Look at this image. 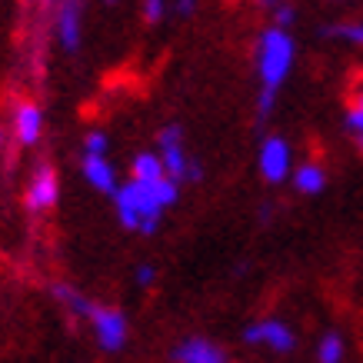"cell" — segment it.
<instances>
[{"label":"cell","instance_id":"cell-1","mask_svg":"<svg viewBox=\"0 0 363 363\" xmlns=\"http://www.w3.org/2000/svg\"><path fill=\"white\" fill-rule=\"evenodd\" d=\"M294 37L284 27H267L257 40V77H260V100H257V113L270 117L277 104V90L286 84L290 70H294Z\"/></svg>","mask_w":363,"mask_h":363},{"label":"cell","instance_id":"cell-2","mask_svg":"<svg viewBox=\"0 0 363 363\" xmlns=\"http://www.w3.org/2000/svg\"><path fill=\"white\" fill-rule=\"evenodd\" d=\"M113 200H117V217H121V223L127 227V230H140V233H154L157 230L164 207H160V200L154 197V190L150 187L127 180V184L117 187Z\"/></svg>","mask_w":363,"mask_h":363},{"label":"cell","instance_id":"cell-3","mask_svg":"<svg viewBox=\"0 0 363 363\" xmlns=\"http://www.w3.org/2000/svg\"><path fill=\"white\" fill-rule=\"evenodd\" d=\"M160 164H164L167 177L180 184V180H190V184H197L200 177H203V167L197 160H190L187 147H184V130L170 123L160 130Z\"/></svg>","mask_w":363,"mask_h":363},{"label":"cell","instance_id":"cell-4","mask_svg":"<svg viewBox=\"0 0 363 363\" xmlns=\"http://www.w3.org/2000/svg\"><path fill=\"white\" fill-rule=\"evenodd\" d=\"M257 170L267 184H284L286 177L294 174V150L284 137H267L260 143V154H257Z\"/></svg>","mask_w":363,"mask_h":363},{"label":"cell","instance_id":"cell-5","mask_svg":"<svg viewBox=\"0 0 363 363\" xmlns=\"http://www.w3.org/2000/svg\"><path fill=\"white\" fill-rule=\"evenodd\" d=\"M90 327H94V337H97V343L104 347V350H121L123 343H127V317H123L121 310L113 307H100V303H94V310H90Z\"/></svg>","mask_w":363,"mask_h":363},{"label":"cell","instance_id":"cell-6","mask_svg":"<svg viewBox=\"0 0 363 363\" xmlns=\"http://www.w3.org/2000/svg\"><path fill=\"white\" fill-rule=\"evenodd\" d=\"M243 340L247 343H260V347H270L274 353H290L294 350V330L286 327L284 320H257V323H250L247 330H243Z\"/></svg>","mask_w":363,"mask_h":363},{"label":"cell","instance_id":"cell-7","mask_svg":"<svg viewBox=\"0 0 363 363\" xmlns=\"http://www.w3.org/2000/svg\"><path fill=\"white\" fill-rule=\"evenodd\" d=\"M57 203V174L50 164H40L33 170V180L27 184V207L47 210Z\"/></svg>","mask_w":363,"mask_h":363},{"label":"cell","instance_id":"cell-8","mask_svg":"<svg viewBox=\"0 0 363 363\" xmlns=\"http://www.w3.org/2000/svg\"><path fill=\"white\" fill-rule=\"evenodd\" d=\"M40 127H44V113L40 107L33 104V100H21L17 107H13V133H17V140L21 143H37L40 140Z\"/></svg>","mask_w":363,"mask_h":363},{"label":"cell","instance_id":"cell-9","mask_svg":"<svg viewBox=\"0 0 363 363\" xmlns=\"http://www.w3.org/2000/svg\"><path fill=\"white\" fill-rule=\"evenodd\" d=\"M177 363H227V353L217 347L213 340H203V337H190L174 350Z\"/></svg>","mask_w":363,"mask_h":363},{"label":"cell","instance_id":"cell-10","mask_svg":"<svg viewBox=\"0 0 363 363\" xmlns=\"http://www.w3.org/2000/svg\"><path fill=\"white\" fill-rule=\"evenodd\" d=\"M57 37L67 50L80 47V0H64L57 13Z\"/></svg>","mask_w":363,"mask_h":363},{"label":"cell","instance_id":"cell-11","mask_svg":"<svg viewBox=\"0 0 363 363\" xmlns=\"http://www.w3.org/2000/svg\"><path fill=\"white\" fill-rule=\"evenodd\" d=\"M290 180H294V187H297L300 194L317 197V194H323V187H327V170H323V164H317V160H307V164L294 167Z\"/></svg>","mask_w":363,"mask_h":363},{"label":"cell","instance_id":"cell-12","mask_svg":"<svg viewBox=\"0 0 363 363\" xmlns=\"http://www.w3.org/2000/svg\"><path fill=\"white\" fill-rule=\"evenodd\" d=\"M84 177H87L97 190H104V194H117V187H121L107 157H84Z\"/></svg>","mask_w":363,"mask_h":363},{"label":"cell","instance_id":"cell-13","mask_svg":"<svg viewBox=\"0 0 363 363\" xmlns=\"http://www.w3.org/2000/svg\"><path fill=\"white\" fill-rule=\"evenodd\" d=\"M167 170L160 164V154H137L133 157V184H143V187H150L157 180H164Z\"/></svg>","mask_w":363,"mask_h":363},{"label":"cell","instance_id":"cell-14","mask_svg":"<svg viewBox=\"0 0 363 363\" xmlns=\"http://www.w3.org/2000/svg\"><path fill=\"white\" fill-rule=\"evenodd\" d=\"M323 37H330V40H343V44H350V47H363V21L330 23V27H323Z\"/></svg>","mask_w":363,"mask_h":363},{"label":"cell","instance_id":"cell-15","mask_svg":"<svg viewBox=\"0 0 363 363\" xmlns=\"http://www.w3.org/2000/svg\"><path fill=\"white\" fill-rule=\"evenodd\" d=\"M54 297L60 300V303H64L74 317H90V310H94V303H90L84 294H77L74 286H67V284H57L54 286Z\"/></svg>","mask_w":363,"mask_h":363},{"label":"cell","instance_id":"cell-16","mask_svg":"<svg viewBox=\"0 0 363 363\" xmlns=\"http://www.w3.org/2000/svg\"><path fill=\"white\" fill-rule=\"evenodd\" d=\"M343 360V337L340 333H323L317 343V363H340Z\"/></svg>","mask_w":363,"mask_h":363},{"label":"cell","instance_id":"cell-17","mask_svg":"<svg viewBox=\"0 0 363 363\" xmlns=\"http://www.w3.org/2000/svg\"><path fill=\"white\" fill-rule=\"evenodd\" d=\"M347 130H350L363 147V87L357 90V100H353V107L347 111Z\"/></svg>","mask_w":363,"mask_h":363},{"label":"cell","instance_id":"cell-18","mask_svg":"<svg viewBox=\"0 0 363 363\" xmlns=\"http://www.w3.org/2000/svg\"><path fill=\"white\" fill-rule=\"evenodd\" d=\"M164 13H167V0H143V17L150 23L164 21Z\"/></svg>","mask_w":363,"mask_h":363},{"label":"cell","instance_id":"cell-19","mask_svg":"<svg viewBox=\"0 0 363 363\" xmlns=\"http://www.w3.org/2000/svg\"><path fill=\"white\" fill-rule=\"evenodd\" d=\"M87 157H104L107 154V137L104 133H87Z\"/></svg>","mask_w":363,"mask_h":363},{"label":"cell","instance_id":"cell-20","mask_svg":"<svg viewBox=\"0 0 363 363\" xmlns=\"http://www.w3.org/2000/svg\"><path fill=\"white\" fill-rule=\"evenodd\" d=\"M294 17H297V11H294V7H286V4H280V7H277V11H274V27H284V30H286V27H290V23H294Z\"/></svg>","mask_w":363,"mask_h":363},{"label":"cell","instance_id":"cell-21","mask_svg":"<svg viewBox=\"0 0 363 363\" xmlns=\"http://www.w3.org/2000/svg\"><path fill=\"white\" fill-rule=\"evenodd\" d=\"M157 280V270L154 267H137V284L140 286H150Z\"/></svg>","mask_w":363,"mask_h":363},{"label":"cell","instance_id":"cell-22","mask_svg":"<svg viewBox=\"0 0 363 363\" xmlns=\"http://www.w3.org/2000/svg\"><path fill=\"white\" fill-rule=\"evenodd\" d=\"M174 11L180 13V17H190V13L197 11V0H174Z\"/></svg>","mask_w":363,"mask_h":363},{"label":"cell","instance_id":"cell-23","mask_svg":"<svg viewBox=\"0 0 363 363\" xmlns=\"http://www.w3.org/2000/svg\"><path fill=\"white\" fill-rule=\"evenodd\" d=\"M107 4H117V0H107Z\"/></svg>","mask_w":363,"mask_h":363},{"label":"cell","instance_id":"cell-24","mask_svg":"<svg viewBox=\"0 0 363 363\" xmlns=\"http://www.w3.org/2000/svg\"><path fill=\"white\" fill-rule=\"evenodd\" d=\"M264 4H274V0H264Z\"/></svg>","mask_w":363,"mask_h":363},{"label":"cell","instance_id":"cell-25","mask_svg":"<svg viewBox=\"0 0 363 363\" xmlns=\"http://www.w3.org/2000/svg\"><path fill=\"white\" fill-rule=\"evenodd\" d=\"M0 143H4V133H0Z\"/></svg>","mask_w":363,"mask_h":363}]
</instances>
